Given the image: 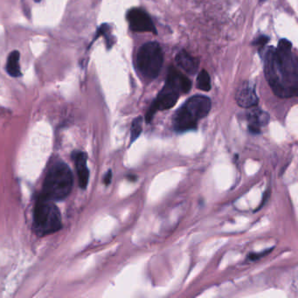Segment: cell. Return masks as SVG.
I'll return each mask as SVG.
<instances>
[{"mask_svg": "<svg viewBox=\"0 0 298 298\" xmlns=\"http://www.w3.org/2000/svg\"><path fill=\"white\" fill-rule=\"evenodd\" d=\"M264 73L274 95L281 98L296 96L297 59L293 53L291 42L283 38L277 48L267 50L264 54Z\"/></svg>", "mask_w": 298, "mask_h": 298, "instance_id": "1", "label": "cell"}, {"mask_svg": "<svg viewBox=\"0 0 298 298\" xmlns=\"http://www.w3.org/2000/svg\"><path fill=\"white\" fill-rule=\"evenodd\" d=\"M191 89L192 82L176 68L171 67L166 84L148 110L146 122L150 123L156 111L167 110L174 107L180 95L188 93Z\"/></svg>", "mask_w": 298, "mask_h": 298, "instance_id": "2", "label": "cell"}, {"mask_svg": "<svg viewBox=\"0 0 298 298\" xmlns=\"http://www.w3.org/2000/svg\"><path fill=\"white\" fill-rule=\"evenodd\" d=\"M212 103L205 95H197L189 98L177 109L172 118L175 131L185 132L195 130L198 122L209 114Z\"/></svg>", "mask_w": 298, "mask_h": 298, "instance_id": "3", "label": "cell"}, {"mask_svg": "<svg viewBox=\"0 0 298 298\" xmlns=\"http://www.w3.org/2000/svg\"><path fill=\"white\" fill-rule=\"evenodd\" d=\"M73 182V174L68 165L55 163L46 177L42 197L52 201H62L71 192Z\"/></svg>", "mask_w": 298, "mask_h": 298, "instance_id": "4", "label": "cell"}, {"mask_svg": "<svg viewBox=\"0 0 298 298\" xmlns=\"http://www.w3.org/2000/svg\"><path fill=\"white\" fill-rule=\"evenodd\" d=\"M62 228V217L53 201L38 198L33 213V230L38 236L55 233Z\"/></svg>", "mask_w": 298, "mask_h": 298, "instance_id": "5", "label": "cell"}, {"mask_svg": "<svg viewBox=\"0 0 298 298\" xmlns=\"http://www.w3.org/2000/svg\"><path fill=\"white\" fill-rule=\"evenodd\" d=\"M164 62L162 48L157 42H147L139 48L136 64L143 77L154 80L158 76Z\"/></svg>", "mask_w": 298, "mask_h": 298, "instance_id": "6", "label": "cell"}, {"mask_svg": "<svg viewBox=\"0 0 298 298\" xmlns=\"http://www.w3.org/2000/svg\"><path fill=\"white\" fill-rule=\"evenodd\" d=\"M130 29L137 33H152L156 34V29L147 12L140 8H133L127 13Z\"/></svg>", "mask_w": 298, "mask_h": 298, "instance_id": "7", "label": "cell"}, {"mask_svg": "<svg viewBox=\"0 0 298 298\" xmlns=\"http://www.w3.org/2000/svg\"><path fill=\"white\" fill-rule=\"evenodd\" d=\"M237 104L242 108H254L258 104V96L255 92V87L251 82H244L240 86L235 94Z\"/></svg>", "mask_w": 298, "mask_h": 298, "instance_id": "8", "label": "cell"}, {"mask_svg": "<svg viewBox=\"0 0 298 298\" xmlns=\"http://www.w3.org/2000/svg\"><path fill=\"white\" fill-rule=\"evenodd\" d=\"M248 121L249 131L258 134L261 132V129L269 123V115L262 109H252L248 114Z\"/></svg>", "mask_w": 298, "mask_h": 298, "instance_id": "9", "label": "cell"}, {"mask_svg": "<svg viewBox=\"0 0 298 298\" xmlns=\"http://www.w3.org/2000/svg\"><path fill=\"white\" fill-rule=\"evenodd\" d=\"M73 157H74V164L76 167L77 175L79 177V185L81 188L86 189L89 183V169L87 166V156L82 151H76L73 155Z\"/></svg>", "mask_w": 298, "mask_h": 298, "instance_id": "10", "label": "cell"}, {"mask_svg": "<svg viewBox=\"0 0 298 298\" xmlns=\"http://www.w3.org/2000/svg\"><path fill=\"white\" fill-rule=\"evenodd\" d=\"M177 66L187 74H194L198 69V62L186 51L182 50L176 55Z\"/></svg>", "mask_w": 298, "mask_h": 298, "instance_id": "11", "label": "cell"}, {"mask_svg": "<svg viewBox=\"0 0 298 298\" xmlns=\"http://www.w3.org/2000/svg\"><path fill=\"white\" fill-rule=\"evenodd\" d=\"M21 53L17 50L12 51L10 53L6 62V72L10 76L18 78L22 75L21 74V65H19Z\"/></svg>", "mask_w": 298, "mask_h": 298, "instance_id": "12", "label": "cell"}, {"mask_svg": "<svg viewBox=\"0 0 298 298\" xmlns=\"http://www.w3.org/2000/svg\"><path fill=\"white\" fill-rule=\"evenodd\" d=\"M197 88L202 91H209L211 89V79L210 75L206 70L202 71L198 74L197 78Z\"/></svg>", "mask_w": 298, "mask_h": 298, "instance_id": "13", "label": "cell"}, {"mask_svg": "<svg viewBox=\"0 0 298 298\" xmlns=\"http://www.w3.org/2000/svg\"><path fill=\"white\" fill-rule=\"evenodd\" d=\"M143 130V118L137 117L133 121L131 125V131H130V144L135 142L138 138Z\"/></svg>", "mask_w": 298, "mask_h": 298, "instance_id": "14", "label": "cell"}, {"mask_svg": "<svg viewBox=\"0 0 298 298\" xmlns=\"http://www.w3.org/2000/svg\"><path fill=\"white\" fill-rule=\"evenodd\" d=\"M101 35L104 36L105 38H106L108 48H111L114 43H113L112 37L110 35V27H109V25H102V26L98 28L97 33H96V37H95V38Z\"/></svg>", "mask_w": 298, "mask_h": 298, "instance_id": "15", "label": "cell"}, {"mask_svg": "<svg viewBox=\"0 0 298 298\" xmlns=\"http://www.w3.org/2000/svg\"><path fill=\"white\" fill-rule=\"evenodd\" d=\"M271 251L272 249H269V250L262 252V253H252V254H248V260L252 261V262L258 260V259H260V258L264 256V255H266V254H269V252H271Z\"/></svg>", "mask_w": 298, "mask_h": 298, "instance_id": "16", "label": "cell"}, {"mask_svg": "<svg viewBox=\"0 0 298 298\" xmlns=\"http://www.w3.org/2000/svg\"><path fill=\"white\" fill-rule=\"evenodd\" d=\"M269 42V38L268 36L261 35L260 37L255 38L253 42L254 46H264Z\"/></svg>", "mask_w": 298, "mask_h": 298, "instance_id": "17", "label": "cell"}, {"mask_svg": "<svg viewBox=\"0 0 298 298\" xmlns=\"http://www.w3.org/2000/svg\"><path fill=\"white\" fill-rule=\"evenodd\" d=\"M111 180H112V171H109L105 175V177H104V184L108 186L111 182Z\"/></svg>", "mask_w": 298, "mask_h": 298, "instance_id": "18", "label": "cell"}, {"mask_svg": "<svg viewBox=\"0 0 298 298\" xmlns=\"http://www.w3.org/2000/svg\"><path fill=\"white\" fill-rule=\"evenodd\" d=\"M261 2H263V1H265V0H260Z\"/></svg>", "mask_w": 298, "mask_h": 298, "instance_id": "19", "label": "cell"}]
</instances>
